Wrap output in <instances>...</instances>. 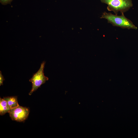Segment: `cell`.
I'll use <instances>...</instances> for the list:
<instances>
[{"label":"cell","mask_w":138,"mask_h":138,"mask_svg":"<svg viewBox=\"0 0 138 138\" xmlns=\"http://www.w3.org/2000/svg\"><path fill=\"white\" fill-rule=\"evenodd\" d=\"M3 99L7 101L12 109L16 107L19 105L16 96L5 97Z\"/></svg>","instance_id":"obj_6"},{"label":"cell","mask_w":138,"mask_h":138,"mask_svg":"<svg viewBox=\"0 0 138 138\" xmlns=\"http://www.w3.org/2000/svg\"><path fill=\"white\" fill-rule=\"evenodd\" d=\"M45 62L43 61L41 64L40 68L38 71L34 74L29 81L32 83V88L29 93V95L36 91L41 85L44 83L48 80V78L45 76L44 73V69Z\"/></svg>","instance_id":"obj_3"},{"label":"cell","mask_w":138,"mask_h":138,"mask_svg":"<svg viewBox=\"0 0 138 138\" xmlns=\"http://www.w3.org/2000/svg\"><path fill=\"white\" fill-rule=\"evenodd\" d=\"M9 113L12 120L21 122L28 117L29 111L27 108L19 105L16 107L11 109Z\"/></svg>","instance_id":"obj_4"},{"label":"cell","mask_w":138,"mask_h":138,"mask_svg":"<svg viewBox=\"0 0 138 138\" xmlns=\"http://www.w3.org/2000/svg\"><path fill=\"white\" fill-rule=\"evenodd\" d=\"M13 0H0V2L3 5H6L10 4Z\"/></svg>","instance_id":"obj_7"},{"label":"cell","mask_w":138,"mask_h":138,"mask_svg":"<svg viewBox=\"0 0 138 138\" xmlns=\"http://www.w3.org/2000/svg\"><path fill=\"white\" fill-rule=\"evenodd\" d=\"M11 108L7 101L3 98H0V114L3 115L7 112H9Z\"/></svg>","instance_id":"obj_5"},{"label":"cell","mask_w":138,"mask_h":138,"mask_svg":"<svg viewBox=\"0 0 138 138\" xmlns=\"http://www.w3.org/2000/svg\"><path fill=\"white\" fill-rule=\"evenodd\" d=\"M5 80L4 77L2 74V72L1 71H0V86L3 85V82L4 80Z\"/></svg>","instance_id":"obj_8"},{"label":"cell","mask_w":138,"mask_h":138,"mask_svg":"<svg viewBox=\"0 0 138 138\" xmlns=\"http://www.w3.org/2000/svg\"><path fill=\"white\" fill-rule=\"evenodd\" d=\"M100 0L102 3L107 5L108 11H113L117 15L119 12L124 13L127 11L133 6L132 0Z\"/></svg>","instance_id":"obj_2"},{"label":"cell","mask_w":138,"mask_h":138,"mask_svg":"<svg viewBox=\"0 0 138 138\" xmlns=\"http://www.w3.org/2000/svg\"><path fill=\"white\" fill-rule=\"evenodd\" d=\"M121 13V15L118 16L105 12L103 13L100 18L107 19L108 23L111 24L114 26L123 29H137V27L133 22L125 16L124 13Z\"/></svg>","instance_id":"obj_1"}]
</instances>
